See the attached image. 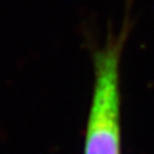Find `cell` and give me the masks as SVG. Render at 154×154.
<instances>
[{
  "mask_svg": "<svg viewBox=\"0 0 154 154\" xmlns=\"http://www.w3.org/2000/svg\"><path fill=\"white\" fill-rule=\"evenodd\" d=\"M135 0H125L121 27L109 30L103 45L94 49V88L88 116L84 154H122L119 67L123 46L132 28Z\"/></svg>",
  "mask_w": 154,
  "mask_h": 154,
  "instance_id": "6da1fadb",
  "label": "cell"
}]
</instances>
